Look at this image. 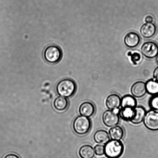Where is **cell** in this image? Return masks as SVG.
I'll return each instance as SVG.
<instances>
[{
  "instance_id": "obj_1",
  "label": "cell",
  "mask_w": 158,
  "mask_h": 158,
  "mask_svg": "<svg viewBox=\"0 0 158 158\" xmlns=\"http://www.w3.org/2000/svg\"><path fill=\"white\" fill-rule=\"evenodd\" d=\"M105 145V155L107 158H119L123 154L124 145L121 140L111 139Z\"/></svg>"
},
{
  "instance_id": "obj_2",
  "label": "cell",
  "mask_w": 158,
  "mask_h": 158,
  "mask_svg": "<svg viewBox=\"0 0 158 158\" xmlns=\"http://www.w3.org/2000/svg\"><path fill=\"white\" fill-rule=\"evenodd\" d=\"M77 86L75 82L70 79L66 78L60 81L56 87L57 92L62 97H70L75 94Z\"/></svg>"
},
{
  "instance_id": "obj_3",
  "label": "cell",
  "mask_w": 158,
  "mask_h": 158,
  "mask_svg": "<svg viewBox=\"0 0 158 158\" xmlns=\"http://www.w3.org/2000/svg\"><path fill=\"white\" fill-rule=\"evenodd\" d=\"M62 52L60 48L55 45H50L45 49L43 57L45 60L50 64H56L61 60Z\"/></svg>"
},
{
  "instance_id": "obj_4",
  "label": "cell",
  "mask_w": 158,
  "mask_h": 158,
  "mask_svg": "<svg viewBox=\"0 0 158 158\" xmlns=\"http://www.w3.org/2000/svg\"><path fill=\"white\" fill-rule=\"evenodd\" d=\"M92 123L89 118L80 115L76 118L73 124V128L76 134L83 135L87 134L91 130Z\"/></svg>"
},
{
  "instance_id": "obj_5",
  "label": "cell",
  "mask_w": 158,
  "mask_h": 158,
  "mask_svg": "<svg viewBox=\"0 0 158 158\" xmlns=\"http://www.w3.org/2000/svg\"><path fill=\"white\" fill-rule=\"evenodd\" d=\"M143 122L147 129L152 131H158V111L151 109L147 111Z\"/></svg>"
},
{
  "instance_id": "obj_6",
  "label": "cell",
  "mask_w": 158,
  "mask_h": 158,
  "mask_svg": "<svg viewBox=\"0 0 158 158\" xmlns=\"http://www.w3.org/2000/svg\"><path fill=\"white\" fill-rule=\"evenodd\" d=\"M102 120L105 126L112 127L118 124L120 117L118 113L112 110L105 111L102 115Z\"/></svg>"
},
{
  "instance_id": "obj_7",
  "label": "cell",
  "mask_w": 158,
  "mask_h": 158,
  "mask_svg": "<svg viewBox=\"0 0 158 158\" xmlns=\"http://www.w3.org/2000/svg\"><path fill=\"white\" fill-rule=\"evenodd\" d=\"M141 50L147 58H154L158 55V45L154 41H147L142 45Z\"/></svg>"
},
{
  "instance_id": "obj_8",
  "label": "cell",
  "mask_w": 158,
  "mask_h": 158,
  "mask_svg": "<svg viewBox=\"0 0 158 158\" xmlns=\"http://www.w3.org/2000/svg\"><path fill=\"white\" fill-rule=\"evenodd\" d=\"M140 35L137 32L131 31L125 35L124 42L127 47L130 48H134L139 46L140 42Z\"/></svg>"
},
{
  "instance_id": "obj_9",
  "label": "cell",
  "mask_w": 158,
  "mask_h": 158,
  "mask_svg": "<svg viewBox=\"0 0 158 158\" xmlns=\"http://www.w3.org/2000/svg\"><path fill=\"white\" fill-rule=\"evenodd\" d=\"M121 98L118 94H113L108 96L106 100V105L108 110L116 111L121 106Z\"/></svg>"
},
{
  "instance_id": "obj_10",
  "label": "cell",
  "mask_w": 158,
  "mask_h": 158,
  "mask_svg": "<svg viewBox=\"0 0 158 158\" xmlns=\"http://www.w3.org/2000/svg\"><path fill=\"white\" fill-rule=\"evenodd\" d=\"M130 90L134 97L137 98L143 97L147 93L145 83L142 81L136 82L131 87Z\"/></svg>"
},
{
  "instance_id": "obj_11",
  "label": "cell",
  "mask_w": 158,
  "mask_h": 158,
  "mask_svg": "<svg viewBox=\"0 0 158 158\" xmlns=\"http://www.w3.org/2000/svg\"><path fill=\"white\" fill-rule=\"evenodd\" d=\"M157 30V26L154 23H146L141 27L140 33L144 38L149 39L156 35Z\"/></svg>"
},
{
  "instance_id": "obj_12",
  "label": "cell",
  "mask_w": 158,
  "mask_h": 158,
  "mask_svg": "<svg viewBox=\"0 0 158 158\" xmlns=\"http://www.w3.org/2000/svg\"><path fill=\"white\" fill-rule=\"evenodd\" d=\"M95 106L94 104L89 101L83 102L79 108L80 115L88 118L92 117L95 114Z\"/></svg>"
},
{
  "instance_id": "obj_13",
  "label": "cell",
  "mask_w": 158,
  "mask_h": 158,
  "mask_svg": "<svg viewBox=\"0 0 158 158\" xmlns=\"http://www.w3.org/2000/svg\"><path fill=\"white\" fill-rule=\"evenodd\" d=\"M134 109V117L130 122L134 124L138 125L143 122L147 111L145 108L142 106H137Z\"/></svg>"
},
{
  "instance_id": "obj_14",
  "label": "cell",
  "mask_w": 158,
  "mask_h": 158,
  "mask_svg": "<svg viewBox=\"0 0 158 158\" xmlns=\"http://www.w3.org/2000/svg\"><path fill=\"white\" fill-rule=\"evenodd\" d=\"M93 139L96 143L99 144H105L110 140L109 134L104 130H99L94 133Z\"/></svg>"
},
{
  "instance_id": "obj_15",
  "label": "cell",
  "mask_w": 158,
  "mask_h": 158,
  "mask_svg": "<svg viewBox=\"0 0 158 158\" xmlns=\"http://www.w3.org/2000/svg\"><path fill=\"white\" fill-rule=\"evenodd\" d=\"M108 134L111 140H121L124 137L125 131L122 127L117 125L111 127Z\"/></svg>"
},
{
  "instance_id": "obj_16",
  "label": "cell",
  "mask_w": 158,
  "mask_h": 158,
  "mask_svg": "<svg viewBox=\"0 0 158 158\" xmlns=\"http://www.w3.org/2000/svg\"><path fill=\"white\" fill-rule=\"evenodd\" d=\"M79 154L81 158H93L95 153L94 148L91 145L86 144L80 147Z\"/></svg>"
},
{
  "instance_id": "obj_17",
  "label": "cell",
  "mask_w": 158,
  "mask_h": 158,
  "mask_svg": "<svg viewBox=\"0 0 158 158\" xmlns=\"http://www.w3.org/2000/svg\"><path fill=\"white\" fill-rule=\"evenodd\" d=\"M137 106V100L134 96L130 94H126L121 98V108L125 107L135 108Z\"/></svg>"
},
{
  "instance_id": "obj_18",
  "label": "cell",
  "mask_w": 158,
  "mask_h": 158,
  "mask_svg": "<svg viewBox=\"0 0 158 158\" xmlns=\"http://www.w3.org/2000/svg\"><path fill=\"white\" fill-rule=\"evenodd\" d=\"M120 118L126 121H130L135 114L134 108L125 107L121 108L118 113Z\"/></svg>"
},
{
  "instance_id": "obj_19",
  "label": "cell",
  "mask_w": 158,
  "mask_h": 158,
  "mask_svg": "<svg viewBox=\"0 0 158 158\" xmlns=\"http://www.w3.org/2000/svg\"><path fill=\"white\" fill-rule=\"evenodd\" d=\"M53 106L56 110L60 111H64L69 106L67 99L63 97H58L54 100Z\"/></svg>"
},
{
  "instance_id": "obj_20",
  "label": "cell",
  "mask_w": 158,
  "mask_h": 158,
  "mask_svg": "<svg viewBox=\"0 0 158 158\" xmlns=\"http://www.w3.org/2000/svg\"><path fill=\"white\" fill-rule=\"evenodd\" d=\"M147 93L152 95L158 94V82L153 79L148 80L145 83Z\"/></svg>"
},
{
  "instance_id": "obj_21",
  "label": "cell",
  "mask_w": 158,
  "mask_h": 158,
  "mask_svg": "<svg viewBox=\"0 0 158 158\" xmlns=\"http://www.w3.org/2000/svg\"><path fill=\"white\" fill-rule=\"evenodd\" d=\"M148 104L152 110L158 111V94L153 95L150 98Z\"/></svg>"
},
{
  "instance_id": "obj_22",
  "label": "cell",
  "mask_w": 158,
  "mask_h": 158,
  "mask_svg": "<svg viewBox=\"0 0 158 158\" xmlns=\"http://www.w3.org/2000/svg\"><path fill=\"white\" fill-rule=\"evenodd\" d=\"M128 55V56H131V61L135 65L138 64L142 60L141 55L139 52H135L134 53H131V52H129Z\"/></svg>"
},
{
  "instance_id": "obj_23",
  "label": "cell",
  "mask_w": 158,
  "mask_h": 158,
  "mask_svg": "<svg viewBox=\"0 0 158 158\" xmlns=\"http://www.w3.org/2000/svg\"><path fill=\"white\" fill-rule=\"evenodd\" d=\"M94 152L97 156H102L105 155V146L102 144L96 145L94 148Z\"/></svg>"
},
{
  "instance_id": "obj_24",
  "label": "cell",
  "mask_w": 158,
  "mask_h": 158,
  "mask_svg": "<svg viewBox=\"0 0 158 158\" xmlns=\"http://www.w3.org/2000/svg\"><path fill=\"white\" fill-rule=\"evenodd\" d=\"M154 21V18L151 15H148L145 19V21L146 23H152Z\"/></svg>"
},
{
  "instance_id": "obj_25",
  "label": "cell",
  "mask_w": 158,
  "mask_h": 158,
  "mask_svg": "<svg viewBox=\"0 0 158 158\" xmlns=\"http://www.w3.org/2000/svg\"><path fill=\"white\" fill-rule=\"evenodd\" d=\"M153 76L156 80L158 82V66L155 69L153 73Z\"/></svg>"
},
{
  "instance_id": "obj_26",
  "label": "cell",
  "mask_w": 158,
  "mask_h": 158,
  "mask_svg": "<svg viewBox=\"0 0 158 158\" xmlns=\"http://www.w3.org/2000/svg\"><path fill=\"white\" fill-rule=\"evenodd\" d=\"M4 158H20L19 156L15 154H9L6 156Z\"/></svg>"
},
{
  "instance_id": "obj_27",
  "label": "cell",
  "mask_w": 158,
  "mask_h": 158,
  "mask_svg": "<svg viewBox=\"0 0 158 158\" xmlns=\"http://www.w3.org/2000/svg\"><path fill=\"white\" fill-rule=\"evenodd\" d=\"M156 61H157V63L158 64V55L157 56V58H156Z\"/></svg>"
}]
</instances>
